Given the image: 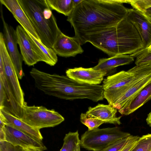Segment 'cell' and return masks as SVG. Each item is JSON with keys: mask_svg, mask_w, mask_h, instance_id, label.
Wrapping results in <instances>:
<instances>
[{"mask_svg": "<svg viewBox=\"0 0 151 151\" xmlns=\"http://www.w3.org/2000/svg\"><path fill=\"white\" fill-rule=\"evenodd\" d=\"M130 0H83L74 9L67 20L73 27L74 37L81 45L86 37L117 25L126 18L129 9L124 3Z\"/></svg>", "mask_w": 151, "mask_h": 151, "instance_id": "1", "label": "cell"}, {"mask_svg": "<svg viewBox=\"0 0 151 151\" xmlns=\"http://www.w3.org/2000/svg\"><path fill=\"white\" fill-rule=\"evenodd\" d=\"M87 42L110 57L131 55L144 48L138 32L126 17L116 26L87 35L84 43Z\"/></svg>", "mask_w": 151, "mask_h": 151, "instance_id": "2", "label": "cell"}, {"mask_svg": "<svg viewBox=\"0 0 151 151\" xmlns=\"http://www.w3.org/2000/svg\"><path fill=\"white\" fill-rule=\"evenodd\" d=\"M41 42L52 47L60 33L56 18L45 0H18Z\"/></svg>", "mask_w": 151, "mask_h": 151, "instance_id": "3", "label": "cell"}, {"mask_svg": "<svg viewBox=\"0 0 151 151\" xmlns=\"http://www.w3.org/2000/svg\"><path fill=\"white\" fill-rule=\"evenodd\" d=\"M131 135L118 127L86 131L81 136V146L89 150L101 151L115 142Z\"/></svg>", "mask_w": 151, "mask_h": 151, "instance_id": "4", "label": "cell"}, {"mask_svg": "<svg viewBox=\"0 0 151 151\" xmlns=\"http://www.w3.org/2000/svg\"><path fill=\"white\" fill-rule=\"evenodd\" d=\"M138 65L127 71H121L109 76L103 81L104 97L112 106L115 101L130 87L140 73Z\"/></svg>", "mask_w": 151, "mask_h": 151, "instance_id": "5", "label": "cell"}, {"mask_svg": "<svg viewBox=\"0 0 151 151\" xmlns=\"http://www.w3.org/2000/svg\"><path fill=\"white\" fill-rule=\"evenodd\" d=\"M21 119L30 126L39 129L53 127L64 121V118L55 110L42 106H28L25 101L22 107Z\"/></svg>", "mask_w": 151, "mask_h": 151, "instance_id": "6", "label": "cell"}, {"mask_svg": "<svg viewBox=\"0 0 151 151\" xmlns=\"http://www.w3.org/2000/svg\"><path fill=\"white\" fill-rule=\"evenodd\" d=\"M0 55L2 58L5 74L14 97L21 107L24 101V93L20 84L16 71L7 51L3 34L0 33Z\"/></svg>", "mask_w": 151, "mask_h": 151, "instance_id": "7", "label": "cell"}, {"mask_svg": "<svg viewBox=\"0 0 151 151\" xmlns=\"http://www.w3.org/2000/svg\"><path fill=\"white\" fill-rule=\"evenodd\" d=\"M140 71L130 87L114 103L112 106L119 111L151 81V64L138 65Z\"/></svg>", "mask_w": 151, "mask_h": 151, "instance_id": "8", "label": "cell"}, {"mask_svg": "<svg viewBox=\"0 0 151 151\" xmlns=\"http://www.w3.org/2000/svg\"><path fill=\"white\" fill-rule=\"evenodd\" d=\"M1 14L3 23V35L6 48L18 78L19 79H21L24 76V73L22 68V58L17 48L16 31L5 22L2 10L1 11Z\"/></svg>", "mask_w": 151, "mask_h": 151, "instance_id": "9", "label": "cell"}, {"mask_svg": "<svg viewBox=\"0 0 151 151\" xmlns=\"http://www.w3.org/2000/svg\"><path fill=\"white\" fill-rule=\"evenodd\" d=\"M5 141L15 146H19L24 149H34L44 151L47 147L42 142L37 140L14 128L9 124L4 128Z\"/></svg>", "mask_w": 151, "mask_h": 151, "instance_id": "10", "label": "cell"}, {"mask_svg": "<svg viewBox=\"0 0 151 151\" xmlns=\"http://www.w3.org/2000/svg\"><path fill=\"white\" fill-rule=\"evenodd\" d=\"M65 73L67 76L79 83L91 85L99 84L107 75L106 72L93 68L82 67L68 69Z\"/></svg>", "mask_w": 151, "mask_h": 151, "instance_id": "11", "label": "cell"}, {"mask_svg": "<svg viewBox=\"0 0 151 151\" xmlns=\"http://www.w3.org/2000/svg\"><path fill=\"white\" fill-rule=\"evenodd\" d=\"M126 19L133 24L138 32L143 49L148 48L151 44V22L142 13L134 8L129 9Z\"/></svg>", "mask_w": 151, "mask_h": 151, "instance_id": "12", "label": "cell"}, {"mask_svg": "<svg viewBox=\"0 0 151 151\" xmlns=\"http://www.w3.org/2000/svg\"><path fill=\"white\" fill-rule=\"evenodd\" d=\"M78 40L68 36L61 32L58 36L52 49L56 54L64 57H75L83 52Z\"/></svg>", "mask_w": 151, "mask_h": 151, "instance_id": "13", "label": "cell"}, {"mask_svg": "<svg viewBox=\"0 0 151 151\" xmlns=\"http://www.w3.org/2000/svg\"><path fill=\"white\" fill-rule=\"evenodd\" d=\"M0 2L12 13L15 19L25 30L40 41L31 22L22 8L18 0H0Z\"/></svg>", "mask_w": 151, "mask_h": 151, "instance_id": "14", "label": "cell"}, {"mask_svg": "<svg viewBox=\"0 0 151 151\" xmlns=\"http://www.w3.org/2000/svg\"><path fill=\"white\" fill-rule=\"evenodd\" d=\"M15 31L17 43L23 60L29 66L34 65L39 61L33 49L26 30L20 25H18Z\"/></svg>", "mask_w": 151, "mask_h": 151, "instance_id": "15", "label": "cell"}, {"mask_svg": "<svg viewBox=\"0 0 151 151\" xmlns=\"http://www.w3.org/2000/svg\"><path fill=\"white\" fill-rule=\"evenodd\" d=\"M117 111V109L110 104H98L95 106L89 107L86 114L88 117L98 119L104 123L120 125L121 116H116Z\"/></svg>", "mask_w": 151, "mask_h": 151, "instance_id": "16", "label": "cell"}, {"mask_svg": "<svg viewBox=\"0 0 151 151\" xmlns=\"http://www.w3.org/2000/svg\"><path fill=\"white\" fill-rule=\"evenodd\" d=\"M0 112L5 118L7 124L11 125L37 140L42 142L43 137L40 129L32 127L15 116L5 106L0 108Z\"/></svg>", "mask_w": 151, "mask_h": 151, "instance_id": "17", "label": "cell"}, {"mask_svg": "<svg viewBox=\"0 0 151 151\" xmlns=\"http://www.w3.org/2000/svg\"><path fill=\"white\" fill-rule=\"evenodd\" d=\"M26 31L33 49L39 61L44 62L51 66L54 65L57 62L58 59L57 55L53 49L44 45L40 40Z\"/></svg>", "mask_w": 151, "mask_h": 151, "instance_id": "18", "label": "cell"}, {"mask_svg": "<svg viewBox=\"0 0 151 151\" xmlns=\"http://www.w3.org/2000/svg\"><path fill=\"white\" fill-rule=\"evenodd\" d=\"M134 60V58L130 55H116L108 58L100 59L97 65L93 68L105 72L107 75L116 67L129 64Z\"/></svg>", "mask_w": 151, "mask_h": 151, "instance_id": "19", "label": "cell"}, {"mask_svg": "<svg viewBox=\"0 0 151 151\" xmlns=\"http://www.w3.org/2000/svg\"><path fill=\"white\" fill-rule=\"evenodd\" d=\"M151 99V81L139 92L121 110V114L128 115L135 111Z\"/></svg>", "mask_w": 151, "mask_h": 151, "instance_id": "20", "label": "cell"}, {"mask_svg": "<svg viewBox=\"0 0 151 151\" xmlns=\"http://www.w3.org/2000/svg\"><path fill=\"white\" fill-rule=\"evenodd\" d=\"M0 80L3 85L6 95V99L9 105L7 109L16 117L21 119L22 108L16 101L12 91L5 74L3 63L1 56H0Z\"/></svg>", "mask_w": 151, "mask_h": 151, "instance_id": "21", "label": "cell"}, {"mask_svg": "<svg viewBox=\"0 0 151 151\" xmlns=\"http://www.w3.org/2000/svg\"><path fill=\"white\" fill-rule=\"evenodd\" d=\"M51 10L68 16L75 8L73 0H45Z\"/></svg>", "mask_w": 151, "mask_h": 151, "instance_id": "22", "label": "cell"}, {"mask_svg": "<svg viewBox=\"0 0 151 151\" xmlns=\"http://www.w3.org/2000/svg\"><path fill=\"white\" fill-rule=\"evenodd\" d=\"M63 146L59 151H81V142L78 131L69 132L63 139Z\"/></svg>", "mask_w": 151, "mask_h": 151, "instance_id": "23", "label": "cell"}, {"mask_svg": "<svg viewBox=\"0 0 151 151\" xmlns=\"http://www.w3.org/2000/svg\"><path fill=\"white\" fill-rule=\"evenodd\" d=\"M130 55L136 58V65L151 64V51L147 49H142Z\"/></svg>", "mask_w": 151, "mask_h": 151, "instance_id": "24", "label": "cell"}, {"mask_svg": "<svg viewBox=\"0 0 151 151\" xmlns=\"http://www.w3.org/2000/svg\"><path fill=\"white\" fill-rule=\"evenodd\" d=\"M130 151H151V134L140 137L136 145Z\"/></svg>", "mask_w": 151, "mask_h": 151, "instance_id": "25", "label": "cell"}, {"mask_svg": "<svg viewBox=\"0 0 151 151\" xmlns=\"http://www.w3.org/2000/svg\"><path fill=\"white\" fill-rule=\"evenodd\" d=\"M80 121L82 124L87 127L88 130L89 131L97 128L101 124L104 123L103 121L98 119L88 117L86 113H83L80 115Z\"/></svg>", "mask_w": 151, "mask_h": 151, "instance_id": "26", "label": "cell"}, {"mask_svg": "<svg viewBox=\"0 0 151 151\" xmlns=\"http://www.w3.org/2000/svg\"><path fill=\"white\" fill-rule=\"evenodd\" d=\"M130 136L115 142L101 151H120L127 144Z\"/></svg>", "mask_w": 151, "mask_h": 151, "instance_id": "27", "label": "cell"}, {"mask_svg": "<svg viewBox=\"0 0 151 151\" xmlns=\"http://www.w3.org/2000/svg\"><path fill=\"white\" fill-rule=\"evenodd\" d=\"M0 151H25L19 146H14L5 141H0Z\"/></svg>", "mask_w": 151, "mask_h": 151, "instance_id": "28", "label": "cell"}, {"mask_svg": "<svg viewBox=\"0 0 151 151\" xmlns=\"http://www.w3.org/2000/svg\"><path fill=\"white\" fill-rule=\"evenodd\" d=\"M140 137L131 135L126 145L120 151H130L136 145Z\"/></svg>", "mask_w": 151, "mask_h": 151, "instance_id": "29", "label": "cell"}, {"mask_svg": "<svg viewBox=\"0 0 151 151\" xmlns=\"http://www.w3.org/2000/svg\"><path fill=\"white\" fill-rule=\"evenodd\" d=\"M142 6L144 11L142 13L151 22V0H144Z\"/></svg>", "mask_w": 151, "mask_h": 151, "instance_id": "30", "label": "cell"}, {"mask_svg": "<svg viewBox=\"0 0 151 151\" xmlns=\"http://www.w3.org/2000/svg\"><path fill=\"white\" fill-rule=\"evenodd\" d=\"M6 99V93L3 83L0 80V108L5 106L4 104Z\"/></svg>", "mask_w": 151, "mask_h": 151, "instance_id": "31", "label": "cell"}, {"mask_svg": "<svg viewBox=\"0 0 151 151\" xmlns=\"http://www.w3.org/2000/svg\"><path fill=\"white\" fill-rule=\"evenodd\" d=\"M146 121L147 124L151 127V112L147 115Z\"/></svg>", "mask_w": 151, "mask_h": 151, "instance_id": "32", "label": "cell"}, {"mask_svg": "<svg viewBox=\"0 0 151 151\" xmlns=\"http://www.w3.org/2000/svg\"><path fill=\"white\" fill-rule=\"evenodd\" d=\"M83 0H73L74 5L75 7L79 4Z\"/></svg>", "mask_w": 151, "mask_h": 151, "instance_id": "33", "label": "cell"}, {"mask_svg": "<svg viewBox=\"0 0 151 151\" xmlns=\"http://www.w3.org/2000/svg\"><path fill=\"white\" fill-rule=\"evenodd\" d=\"M25 151H42L40 150L34 149H25Z\"/></svg>", "mask_w": 151, "mask_h": 151, "instance_id": "34", "label": "cell"}, {"mask_svg": "<svg viewBox=\"0 0 151 151\" xmlns=\"http://www.w3.org/2000/svg\"><path fill=\"white\" fill-rule=\"evenodd\" d=\"M147 49H148L149 50H151V45L150 46L148 47V48H147Z\"/></svg>", "mask_w": 151, "mask_h": 151, "instance_id": "35", "label": "cell"}]
</instances>
